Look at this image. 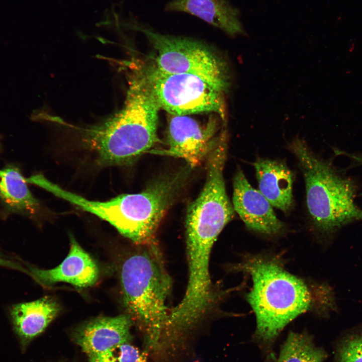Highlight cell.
<instances>
[{
    "label": "cell",
    "instance_id": "16",
    "mask_svg": "<svg viewBox=\"0 0 362 362\" xmlns=\"http://www.w3.org/2000/svg\"><path fill=\"white\" fill-rule=\"evenodd\" d=\"M333 362H362V322L341 334L335 345Z\"/></svg>",
    "mask_w": 362,
    "mask_h": 362
},
{
    "label": "cell",
    "instance_id": "2",
    "mask_svg": "<svg viewBox=\"0 0 362 362\" xmlns=\"http://www.w3.org/2000/svg\"><path fill=\"white\" fill-rule=\"evenodd\" d=\"M123 107L100 123L74 127L85 146L108 165L128 162L157 141L160 107L142 66L132 68Z\"/></svg>",
    "mask_w": 362,
    "mask_h": 362
},
{
    "label": "cell",
    "instance_id": "4",
    "mask_svg": "<svg viewBox=\"0 0 362 362\" xmlns=\"http://www.w3.org/2000/svg\"><path fill=\"white\" fill-rule=\"evenodd\" d=\"M289 148L302 172L308 211L318 231L331 238L343 227L362 221V209L354 202L357 186L353 180L338 173L299 137Z\"/></svg>",
    "mask_w": 362,
    "mask_h": 362
},
{
    "label": "cell",
    "instance_id": "12",
    "mask_svg": "<svg viewBox=\"0 0 362 362\" xmlns=\"http://www.w3.org/2000/svg\"><path fill=\"white\" fill-rule=\"evenodd\" d=\"M165 10L195 16L231 36L244 33L238 12L228 0H172Z\"/></svg>",
    "mask_w": 362,
    "mask_h": 362
},
{
    "label": "cell",
    "instance_id": "1",
    "mask_svg": "<svg viewBox=\"0 0 362 362\" xmlns=\"http://www.w3.org/2000/svg\"><path fill=\"white\" fill-rule=\"evenodd\" d=\"M236 269L251 276L253 285L246 299L256 316V334L265 342L273 340L289 322L307 311L326 316L338 310L330 286L309 287L273 257L249 255Z\"/></svg>",
    "mask_w": 362,
    "mask_h": 362
},
{
    "label": "cell",
    "instance_id": "17",
    "mask_svg": "<svg viewBox=\"0 0 362 362\" xmlns=\"http://www.w3.org/2000/svg\"><path fill=\"white\" fill-rule=\"evenodd\" d=\"M88 358L89 362H150L147 353L130 342L120 344Z\"/></svg>",
    "mask_w": 362,
    "mask_h": 362
},
{
    "label": "cell",
    "instance_id": "8",
    "mask_svg": "<svg viewBox=\"0 0 362 362\" xmlns=\"http://www.w3.org/2000/svg\"><path fill=\"white\" fill-rule=\"evenodd\" d=\"M233 206L250 230L275 235L284 229V223L277 217L272 206L259 190L251 187L240 169L233 178Z\"/></svg>",
    "mask_w": 362,
    "mask_h": 362
},
{
    "label": "cell",
    "instance_id": "15",
    "mask_svg": "<svg viewBox=\"0 0 362 362\" xmlns=\"http://www.w3.org/2000/svg\"><path fill=\"white\" fill-rule=\"evenodd\" d=\"M327 356L326 351L316 346L309 335L291 332L277 362H324Z\"/></svg>",
    "mask_w": 362,
    "mask_h": 362
},
{
    "label": "cell",
    "instance_id": "3",
    "mask_svg": "<svg viewBox=\"0 0 362 362\" xmlns=\"http://www.w3.org/2000/svg\"><path fill=\"white\" fill-rule=\"evenodd\" d=\"M138 245L121 268L123 302L143 333V349L149 357L161 356L171 281L156 242Z\"/></svg>",
    "mask_w": 362,
    "mask_h": 362
},
{
    "label": "cell",
    "instance_id": "10",
    "mask_svg": "<svg viewBox=\"0 0 362 362\" xmlns=\"http://www.w3.org/2000/svg\"><path fill=\"white\" fill-rule=\"evenodd\" d=\"M31 270L36 280L44 286L64 282L79 288L95 285L100 274L96 262L72 237L69 252L59 265L50 269L31 268Z\"/></svg>",
    "mask_w": 362,
    "mask_h": 362
},
{
    "label": "cell",
    "instance_id": "6",
    "mask_svg": "<svg viewBox=\"0 0 362 362\" xmlns=\"http://www.w3.org/2000/svg\"><path fill=\"white\" fill-rule=\"evenodd\" d=\"M142 67L160 108L174 116L213 112L225 121L224 92L195 75Z\"/></svg>",
    "mask_w": 362,
    "mask_h": 362
},
{
    "label": "cell",
    "instance_id": "9",
    "mask_svg": "<svg viewBox=\"0 0 362 362\" xmlns=\"http://www.w3.org/2000/svg\"><path fill=\"white\" fill-rule=\"evenodd\" d=\"M133 324L128 314L97 318L78 328L74 333V340L87 356L98 354L130 342Z\"/></svg>",
    "mask_w": 362,
    "mask_h": 362
},
{
    "label": "cell",
    "instance_id": "13",
    "mask_svg": "<svg viewBox=\"0 0 362 362\" xmlns=\"http://www.w3.org/2000/svg\"><path fill=\"white\" fill-rule=\"evenodd\" d=\"M59 311L57 303L49 297L14 306L11 311L13 323L22 345L26 346L41 333Z\"/></svg>",
    "mask_w": 362,
    "mask_h": 362
},
{
    "label": "cell",
    "instance_id": "18",
    "mask_svg": "<svg viewBox=\"0 0 362 362\" xmlns=\"http://www.w3.org/2000/svg\"></svg>",
    "mask_w": 362,
    "mask_h": 362
},
{
    "label": "cell",
    "instance_id": "14",
    "mask_svg": "<svg viewBox=\"0 0 362 362\" xmlns=\"http://www.w3.org/2000/svg\"><path fill=\"white\" fill-rule=\"evenodd\" d=\"M27 183L16 166H8L0 170V198L12 211L33 213L38 208V201L32 195Z\"/></svg>",
    "mask_w": 362,
    "mask_h": 362
},
{
    "label": "cell",
    "instance_id": "5",
    "mask_svg": "<svg viewBox=\"0 0 362 362\" xmlns=\"http://www.w3.org/2000/svg\"><path fill=\"white\" fill-rule=\"evenodd\" d=\"M135 28L145 34L156 51L155 66L159 70L196 75L223 92L228 88V65L206 45L188 38L163 35L141 26Z\"/></svg>",
    "mask_w": 362,
    "mask_h": 362
},
{
    "label": "cell",
    "instance_id": "11",
    "mask_svg": "<svg viewBox=\"0 0 362 362\" xmlns=\"http://www.w3.org/2000/svg\"><path fill=\"white\" fill-rule=\"evenodd\" d=\"M259 191L270 205L287 213L293 203V173L281 161L259 158L253 163Z\"/></svg>",
    "mask_w": 362,
    "mask_h": 362
},
{
    "label": "cell",
    "instance_id": "7",
    "mask_svg": "<svg viewBox=\"0 0 362 362\" xmlns=\"http://www.w3.org/2000/svg\"><path fill=\"white\" fill-rule=\"evenodd\" d=\"M215 129L214 125L202 126L187 116H173L168 128V153L183 158L192 167L201 164L219 138Z\"/></svg>",
    "mask_w": 362,
    "mask_h": 362
}]
</instances>
